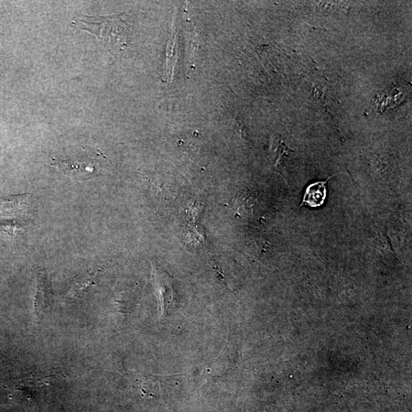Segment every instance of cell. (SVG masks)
Listing matches in <instances>:
<instances>
[{"mask_svg":"<svg viewBox=\"0 0 412 412\" xmlns=\"http://www.w3.org/2000/svg\"><path fill=\"white\" fill-rule=\"evenodd\" d=\"M82 29L91 32L108 49L115 46H125L127 25L121 16H86L74 21Z\"/></svg>","mask_w":412,"mask_h":412,"instance_id":"6da1fadb","label":"cell"},{"mask_svg":"<svg viewBox=\"0 0 412 412\" xmlns=\"http://www.w3.org/2000/svg\"><path fill=\"white\" fill-rule=\"evenodd\" d=\"M96 273L84 274L75 277L71 282L65 297L68 299L81 297L89 288L96 284Z\"/></svg>","mask_w":412,"mask_h":412,"instance_id":"8992f818","label":"cell"},{"mask_svg":"<svg viewBox=\"0 0 412 412\" xmlns=\"http://www.w3.org/2000/svg\"><path fill=\"white\" fill-rule=\"evenodd\" d=\"M29 198L27 193L0 198V229L9 234L19 231V221L28 213Z\"/></svg>","mask_w":412,"mask_h":412,"instance_id":"3957f363","label":"cell"},{"mask_svg":"<svg viewBox=\"0 0 412 412\" xmlns=\"http://www.w3.org/2000/svg\"><path fill=\"white\" fill-rule=\"evenodd\" d=\"M334 176L330 177L324 181L311 183L305 191L299 207H302L303 205H309L311 208L321 207L327 197V183Z\"/></svg>","mask_w":412,"mask_h":412,"instance_id":"5b68a950","label":"cell"},{"mask_svg":"<svg viewBox=\"0 0 412 412\" xmlns=\"http://www.w3.org/2000/svg\"><path fill=\"white\" fill-rule=\"evenodd\" d=\"M58 412H67V411H64V410H61V411H58Z\"/></svg>","mask_w":412,"mask_h":412,"instance_id":"52a82bcc","label":"cell"},{"mask_svg":"<svg viewBox=\"0 0 412 412\" xmlns=\"http://www.w3.org/2000/svg\"><path fill=\"white\" fill-rule=\"evenodd\" d=\"M98 157L95 151L77 149L53 158L52 166L71 180L85 181L96 177Z\"/></svg>","mask_w":412,"mask_h":412,"instance_id":"7a4b0ae2","label":"cell"},{"mask_svg":"<svg viewBox=\"0 0 412 412\" xmlns=\"http://www.w3.org/2000/svg\"><path fill=\"white\" fill-rule=\"evenodd\" d=\"M53 307V292L51 282L45 273H38L36 279V290L34 298V317L40 322Z\"/></svg>","mask_w":412,"mask_h":412,"instance_id":"277c9868","label":"cell"}]
</instances>
